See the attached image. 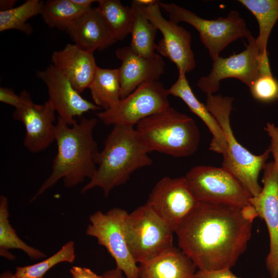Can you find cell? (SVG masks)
I'll list each match as a JSON object with an SVG mask.
<instances>
[{"label":"cell","mask_w":278,"mask_h":278,"mask_svg":"<svg viewBox=\"0 0 278 278\" xmlns=\"http://www.w3.org/2000/svg\"><path fill=\"white\" fill-rule=\"evenodd\" d=\"M15 1L13 0H1L0 1V11L9 10L13 8Z\"/></svg>","instance_id":"obj_37"},{"label":"cell","mask_w":278,"mask_h":278,"mask_svg":"<svg viewBox=\"0 0 278 278\" xmlns=\"http://www.w3.org/2000/svg\"><path fill=\"white\" fill-rule=\"evenodd\" d=\"M196 278H241L233 274L230 269H224L216 271H204L198 270Z\"/></svg>","instance_id":"obj_33"},{"label":"cell","mask_w":278,"mask_h":278,"mask_svg":"<svg viewBox=\"0 0 278 278\" xmlns=\"http://www.w3.org/2000/svg\"><path fill=\"white\" fill-rule=\"evenodd\" d=\"M159 4L168 13L170 21L177 24L181 22L186 23L198 31L200 40L208 50L213 61L234 41L242 38L247 39L252 35L245 20L236 10H231L224 18L207 20L173 3L159 1Z\"/></svg>","instance_id":"obj_6"},{"label":"cell","mask_w":278,"mask_h":278,"mask_svg":"<svg viewBox=\"0 0 278 278\" xmlns=\"http://www.w3.org/2000/svg\"><path fill=\"white\" fill-rule=\"evenodd\" d=\"M121 61L118 68L121 85V99L132 93L140 85L159 81L165 72V63L158 55L152 58L134 53L130 46H125L115 51Z\"/></svg>","instance_id":"obj_17"},{"label":"cell","mask_w":278,"mask_h":278,"mask_svg":"<svg viewBox=\"0 0 278 278\" xmlns=\"http://www.w3.org/2000/svg\"><path fill=\"white\" fill-rule=\"evenodd\" d=\"M120 270L116 267L105 271L102 275L103 278H126Z\"/></svg>","instance_id":"obj_35"},{"label":"cell","mask_w":278,"mask_h":278,"mask_svg":"<svg viewBox=\"0 0 278 278\" xmlns=\"http://www.w3.org/2000/svg\"><path fill=\"white\" fill-rule=\"evenodd\" d=\"M185 177L198 202L239 207L250 204L251 195L233 175L222 167L196 166Z\"/></svg>","instance_id":"obj_8"},{"label":"cell","mask_w":278,"mask_h":278,"mask_svg":"<svg viewBox=\"0 0 278 278\" xmlns=\"http://www.w3.org/2000/svg\"><path fill=\"white\" fill-rule=\"evenodd\" d=\"M142 6L146 16L162 34L156 50L173 63L179 73L186 74L193 70L196 62L191 47V33L182 26L166 19L162 15L159 1Z\"/></svg>","instance_id":"obj_13"},{"label":"cell","mask_w":278,"mask_h":278,"mask_svg":"<svg viewBox=\"0 0 278 278\" xmlns=\"http://www.w3.org/2000/svg\"><path fill=\"white\" fill-rule=\"evenodd\" d=\"M128 212L114 207L103 213L97 211L89 217L85 234L95 238L114 259L116 268L126 278H137L138 266L129 250L126 236Z\"/></svg>","instance_id":"obj_9"},{"label":"cell","mask_w":278,"mask_h":278,"mask_svg":"<svg viewBox=\"0 0 278 278\" xmlns=\"http://www.w3.org/2000/svg\"><path fill=\"white\" fill-rule=\"evenodd\" d=\"M97 123L95 118L82 117L79 122L70 126L58 117L55 128L57 152L51 171L30 201L36 200L60 180L66 187L72 188L93 177L99 152L93 136Z\"/></svg>","instance_id":"obj_2"},{"label":"cell","mask_w":278,"mask_h":278,"mask_svg":"<svg viewBox=\"0 0 278 278\" xmlns=\"http://www.w3.org/2000/svg\"><path fill=\"white\" fill-rule=\"evenodd\" d=\"M257 216L250 204L198 202L175 231L179 248L199 270L231 269L246 251Z\"/></svg>","instance_id":"obj_1"},{"label":"cell","mask_w":278,"mask_h":278,"mask_svg":"<svg viewBox=\"0 0 278 278\" xmlns=\"http://www.w3.org/2000/svg\"><path fill=\"white\" fill-rule=\"evenodd\" d=\"M66 31L75 44L91 53L103 50L116 42L97 8L84 11Z\"/></svg>","instance_id":"obj_19"},{"label":"cell","mask_w":278,"mask_h":278,"mask_svg":"<svg viewBox=\"0 0 278 278\" xmlns=\"http://www.w3.org/2000/svg\"><path fill=\"white\" fill-rule=\"evenodd\" d=\"M71 1L81 8L88 9L92 7L91 5L93 3L97 2L98 0H71Z\"/></svg>","instance_id":"obj_36"},{"label":"cell","mask_w":278,"mask_h":278,"mask_svg":"<svg viewBox=\"0 0 278 278\" xmlns=\"http://www.w3.org/2000/svg\"><path fill=\"white\" fill-rule=\"evenodd\" d=\"M256 19L259 33L255 38L260 57L268 55L270 32L278 20V0H239Z\"/></svg>","instance_id":"obj_25"},{"label":"cell","mask_w":278,"mask_h":278,"mask_svg":"<svg viewBox=\"0 0 278 278\" xmlns=\"http://www.w3.org/2000/svg\"><path fill=\"white\" fill-rule=\"evenodd\" d=\"M137 278H196V266L179 248L139 264Z\"/></svg>","instance_id":"obj_20"},{"label":"cell","mask_w":278,"mask_h":278,"mask_svg":"<svg viewBox=\"0 0 278 278\" xmlns=\"http://www.w3.org/2000/svg\"><path fill=\"white\" fill-rule=\"evenodd\" d=\"M76 258L75 244L66 242L56 253L33 265L18 267L14 273L17 278H43L45 273L62 263H73Z\"/></svg>","instance_id":"obj_29"},{"label":"cell","mask_w":278,"mask_h":278,"mask_svg":"<svg viewBox=\"0 0 278 278\" xmlns=\"http://www.w3.org/2000/svg\"><path fill=\"white\" fill-rule=\"evenodd\" d=\"M248 45L239 54L227 58L220 56L213 60L210 73L199 78L197 86L206 94H214L220 88V82L228 78H236L249 88L259 75V51L252 35Z\"/></svg>","instance_id":"obj_12"},{"label":"cell","mask_w":278,"mask_h":278,"mask_svg":"<svg viewBox=\"0 0 278 278\" xmlns=\"http://www.w3.org/2000/svg\"><path fill=\"white\" fill-rule=\"evenodd\" d=\"M37 74L46 85L48 100L58 117L68 125L72 126L76 122V117L101 109L83 98L66 76L52 64L44 70L38 71Z\"/></svg>","instance_id":"obj_16"},{"label":"cell","mask_w":278,"mask_h":278,"mask_svg":"<svg viewBox=\"0 0 278 278\" xmlns=\"http://www.w3.org/2000/svg\"><path fill=\"white\" fill-rule=\"evenodd\" d=\"M96 7L105 19L114 39L124 40L130 33L132 10L119 0H98Z\"/></svg>","instance_id":"obj_26"},{"label":"cell","mask_w":278,"mask_h":278,"mask_svg":"<svg viewBox=\"0 0 278 278\" xmlns=\"http://www.w3.org/2000/svg\"><path fill=\"white\" fill-rule=\"evenodd\" d=\"M185 74L179 73L177 80L168 89V94L181 99L189 110L203 121L213 136L209 149L223 155L227 149L224 134L206 105L201 102L194 95Z\"/></svg>","instance_id":"obj_21"},{"label":"cell","mask_w":278,"mask_h":278,"mask_svg":"<svg viewBox=\"0 0 278 278\" xmlns=\"http://www.w3.org/2000/svg\"><path fill=\"white\" fill-rule=\"evenodd\" d=\"M168 89L159 81L144 83L112 108L96 113L106 125L134 126L170 107Z\"/></svg>","instance_id":"obj_10"},{"label":"cell","mask_w":278,"mask_h":278,"mask_svg":"<svg viewBox=\"0 0 278 278\" xmlns=\"http://www.w3.org/2000/svg\"><path fill=\"white\" fill-rule=\"evenodd\" d=\"M234 98L220 94H206V106L222 129L227 143L223 154L222 167L233 175L252 197L257 196L262 190L258 182L270 153L266 149L255 155L241 145L235 137L230 124V116L233 110Z\"/></svg>","instance_id":"obj_5"},{"label":"cell","mask_w":278,"mask_h":278,"mask_svg":"<svg viewBox=\"0 0 278 278\" xmlns=\"http://www.w3.org/2000/svg\"><path fill=\"white\" fill-rule=\"evenodd\" d=\"M51 61L80 94L89 88L98 67L93 53L75 44H67L62 49L54 51Z\"/></svg>","instance_id":"obj_18"},{"label":"cell","mask_w":278,"mask_h":278,"mask_svg":"<svg viewBox=\"0 0 278 278\" xmlns=\"http://www.w3.org/2000/svg\"><path fill=\"white\" fill-rule=\"evenodd\" d=\"M130 7L132 10L130 48L134 53L146 57L157 56L154 41L158 29L146 16L137 0L132 1Z\"/></svg>","instance_id":"obj_22"},{"label":"cell","mask_w":278,"mask_h":278,"mask_svg":"<svg viewBox=\"0 0 278 278\" xmlns=\"http://www.w3.org/2000/svg\"><path fill=\"white\" fill-rule=\"evenodd\" d=\"M106 138L96 160L97 169L81 193L96 187L107 197L117 186L125 184L136 170L150 166V150L134 126L116 125Z\"/></svg>","instance_id":"obj_3"},{"label":"cell","mask_w":278,"mask_h":278,"mask_svg":"<svg viewBox=\"0 0 278 278\" xmlns=\"http://www.w3.org/2000/svg\"><path fill=\"white\" fill-rule=\"evenodd\" d=\"M88 9L76 5L71 0H49L44 3L41 15L49 28L67 31Z\"/></svg>","instance_id":"obj_27"},{"label":"cell","mask_w":278,"mask_h":278,"mask_svg":"<svg viewBox=\"0 0 278 278\" xmlns=\"http://www.w3.org/2000/svg\"><path fill=\"white\" fill-rule=\"evenodd\" d=\"M136 126L150 152L181 158L192 155L198 149L200 134L195 121L170 106Z\"/></svg>","instance_id":"obj_4"},{"label":"cell","mask_w":278,"mask_h":278,"mask_svg":"<svg viewBox=\"0 0 278 278\" xmlns=\"http://www.w3.org/2000/svg\"><path fill=\"white\" fill-rule=\"evenodd\" d=\"M71 278H103L92 270L86 267L74 266L70 270Z\"/></svg>","instance_id":"obj_34"},{"label":"cell","mask_w":278,"mask_h":278,"mask_svg":"<svg viewBox=\"0 0 278 278\" xmlns=\"http://www.w3.org/2000/svg\"><path fill=\"white\" fill-rule=\"evenodd\" d=\"M198 202L185 176L165 177L156 183L146 204L175 232Z\"/></svg>","instance_id":"obj_11"},{"label":"cell","mask_w":278,"mask_h":278,"mask_svg":"<svg viewBox=\"0 0 278 278\" xmlns=\"http://www.w3.org/2000/svg\"><path fill=\"white\" fill-rule=\"evenodd\" d=\"M0 278H17V277L15 276L14 273H12V272L10 271H5L1 274Z\"/></svg>","instance_id":"obj_38"},{"label":"cell","mask_w":278,"mask_h":278,"mask_svg":"<svg viewBox=\"0 0 278 278\" xmlns=\"http://www.w3.org/2000/svg\"><path fill=\"white\" fill-rule=\"evenodd\" d=\"M263 170L262 190L249 202L266 224L270 241L266 268L271 278H278V171L273 162L267 163Z\"/></svg>","instance_id":"obj_15"},{"label":"cell","mask_w":278,"mask_h":278,"mask_svg":"<svg viewBox=\"0 0 278 278\" xmlns=\"http://www.w3.org/2000/svg\"><path fill=\"white\" fill-rule=\"evenodd\" d=\"M44 3L40 0H27L19 6L0 11V32L15 29L27 35L30 34L32 28L27 21L41 14Z\"/></svg>","instance_id":"obj_28"},{"label":"cell","mask_w":278,"mask_h":278,"mask_svg":"<svg viewBox=\"0 0 278 278\" xmlns=\"http://www.w3.org/2000/svg\"><path fill=\"white\" fill-rule=\"evenodd\" d=\"M20 95L23 101L15 109L13 117L25 127L24 146L31 152L37 153L46 149L55 141L56 111L49 100L37 104L33 102L27 91L24 90Z\"/></svg>","instance_id":"obj_14"},{"label":"cell","mask_w":278,"mask_h":278,"mask_svg":"<svg viewBox=\"0 0 278 278\" xmlns=\"http://www.w3.org/2000/svg\"><path fill=\"white\" fill-rule=\"evenodd\" d=\"M270 138L269 149L273 158V163L278 171V127L273 123L268 122L265 128Z\"/></svg>","instance_id":"obj_31"},{"label":"cell","mask_w":278,"mask_h":278,"mask_svg":"<svg viewBox=\"0 0 278 278\" xmlns=\"http://www.w3.org/2000/svg\"><path fill=\"white\" fill-rule=\"evenodd\" d=\"M253 97L263 102L278 98V81L272 75H259L249 87Z\"/></svg>","instance_id":"obj_30"},{"label":"cell","mask_w":278,"mask_h":278,"mask_svg":"<svg viewBox=\"0 0 278 278\" xmlns=\"http://www.w3.org/2000/svg\"><path fill=\"white\" fill-rule=\"evenodd\" d=\"M173 230L146 203L127 216L126 236L136 263H143L164 253L173 246Z\"/></svg>","instance_id":"obj_7"},{"label":"cell","mask_w":278,"mask_h":278,"mask_svg":"<svg viewBox=\"0 0 278 278\" xmlns=\"http://www.w3.org/2000/svg\"><path fill=\"white\" fill-rule=\"evenodd\" d=\"M94 103L109 109L121 99V85L118 68L97 67L94 78L89 87Z\"/></svg>","instance_id":"obj_24"},{"label":"cell","mask_w":278,"mask_h":278,"mask_svg":"<svg viewBox=\"0 0 278 278\" xmlns=\"http://www.w3.org/2000/svg\"><path fill=\"white\" fill-rule=\"evenodd\" d=\"M9 204L7 197L0 196V255L13 260L15 256L10 249H18L24 252L31 259L44 258L46 255L41 251L28 245L17 235L9 220Z\"/></svg>","instance_id":"obj_23"},{"label":"cell","mask_w":278,"mask_h":278,"mask_svg":"<svg viewBox=\"0 0 278 278\" xmlns=\"http://www.w3.org/2000/svg\"><path fill=\"white\" fill-rule=\"evenodd\" d=\"M0 101L11 106L15 109L19 107L23 101L21 95L15 94L13 89L8 88H0Z\"/></svg>","instance_id":"obj_32"}]
</instances>
